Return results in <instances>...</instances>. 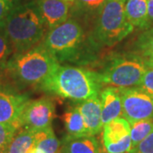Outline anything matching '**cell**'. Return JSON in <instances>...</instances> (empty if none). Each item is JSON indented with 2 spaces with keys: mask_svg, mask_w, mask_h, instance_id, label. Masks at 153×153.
<instances>
[{
  "mask_svg": "<svg viewBox=\"0 0 153 153\" xmlns=\"http://www.w3.org/2000/svg\"><path fill=\"white\" fill-rule=\"evenodd\" d=\"M101 85L96 72L82 67L59 65L40 87L62 98L82 102L98 97Z\"/></svg>",
  "mask_w": 153,
  "mask_h": 153,
  "instance_id": "obj_1",
  "label": "cell"
},
{
  "mask_svg": "<svg viewBox=\"0 0 153 153\" xmlns=\"http://www.w3.org/2000/svg\"><path fill=\"white\" fill-rule=\"evenodd\" d=\"M4 27L13 54L26 51L41 44L49 31L35 4L14 7Z\"/></svg>",
  "mask_w": 153,
  "mask_h": 153,
  "instance_id": "obj_2",
  "label": "cell"
},
{
  "mask_svg": "<svg viewBox=\"0 0 153 153\" xmlns=\"http://www.w3.org/2000/svg\"><path fill=\"white\" fill-rule=\"evenodd\" d=\"M60 63L41 44L14 54L7 61V74L25 85H40Z\"/></svg>",
  "mask_w": 153,
  "mask_h": 153,
  "instance_id": "obj_3",
  "label": "cell"
},
{
  "mask_svg": "<svg viewBox=\"0 0 153 153\" xmlns=\"http://www.w3.org/2000/svg\"><path fill=\"white\" fill-rule=\"evenodd\" d=\"M134 27L126 16L124 3L106 0L98 12L94 38L99 44L111 47L128 36Z\"/></svg>",
  "mask_w": 153,
  "mask_h": 153,
  "instance_id": "obj_4",
  "label": "cell"
},
{
  "mask_svg": "<svg viewBox=\"0 0 153 153\" xmlns=\"http://www.w3.org/2000/svg\"><path fill=\"white\" fill-rule=\"evenodd\" d=\"M146 69L140 55H120L112 58L101 71L96 73L101 84L131 88L140 85Z\"/></svg>",
  "mask_w": 153,
  "mask_h": 153,
  "instance_id": "obj_5",
  "label": "cell"
},
{
  "mask_svg": "<svg viewBox=\"0 0 153 153\" xmlns=\"http://www.w3.org/2000/svg\"><path fill=\"white\" fill-rule=\"evenodd\" d=\"M83 42L84 32L80 24L73 19H67L49 29L42 44L60 63L75 57Z\"/></svg>",
  "mask_w": 153,
  "mask_h": 153,
  "instance_id": "obj_6",
  "label": "cell"
},
{
  "mask_svg": "<svg viewBox=\"0 0 153 153\" xmlns=\"http://www.w3.org/2000/svg\"><path fill=\"white\" fill-rule=\"evenodd\" d=\"M123 117L128 123L153 118V95L139 87L118 88Z\"/></svg>",
  "mask_w": 153,
  "mask_h": 153,
  "instance_id": "obj_7",
  "label": "cell"
},
{
  "mask_svg": "<svg viewBox=\"0 0 153 153\" xmlns=\"http://www.w3.org/2000/svg\"><path fill=\"white\" fill-rule=\"evenodd\" d=\"M55 117V104L51 100L42 98L29 100L22 116V128L37 132L51 127Z\"/></svg>",
  "mask_w": 153,
  "mask_h": 153,
  "instance_id": "obj_8",
  "label": "cell"
},
{
  "mask_svg": "<svg viewBox=\"0 0 153 153\" xmlns=\"http://www.w3.org/2000/svg\"><path fill=\"white\" fill-rule=\"evenodd\" d=\"M103 146L106 153H128L132 149L130 123L123 117L103 127Z\"/></svg>",
  "mask_w": 153,
  "mask_h": 153,
  "instance_id": "obj_9",
  "label": "cell"
},
{
  "mask_svg": "<svg viewBox=\"0 0 153 153\" xmlns=\"http://www.w3.org/2000/svg\"><path fill=\"white\" fill-rule=\"evenodd\" d=\"M30 99L27 94L0 87V123L22 128V116Z\"/></svg>",
  "mask_w": 153,
  "mask_h": 153,
  "instance_id": "obj_10",
  "label": "cell"
},
{
  "mask_svg": "<svg viewBox=\"0 0 153 153\" xmlns=\"http://www.w3.org/2000/svg\"><path fill=\"white\" fill-rule=\"evenodd\" d=\"M35 5L49 30L66 22L73 4L66 0H37Z\"/></svg>",
  "mask_w": 153,
  "mask_h": 153,
  "instance_id": "obj_11",
  "label": "cell"
},
{
  "mask_svg": "<svg viewBox=\"0 0 153 153\" xmlns=\"http://www.w3.org/2000/svg\"><path fill=\"white\" fill-rule=\"evenodd\" d=\"M103 126L117 117H123L122 99L118 88L109 86L100 92Z\"/></svg>",
  "mask_w": 153,
  "mask_h": 153,
  "instance_id": "obj_12",
  "label": "cell"
},
{
  "mask_svg": "<svg viewBox=\"0 0 153 153\" xmlns=\"http://www.w3.org/2000/svg\"><path fill=\"white\" fill-rule=\"evenodd\" d=\"M89 135L94 136L103 129L101 117V102L99 97L82 101L78 105Z\"/></svg>",
  "mask_w": 153,
  "mask_h": 153,
  "instance_id": "obj_13",
  "label": "cell"
},
{
  "mask_svg": "<svg viewBox=\"0 0 153 153\" xmlns=\"http://www.w3.org/2000/svg\"><path fill=\"white\" fill-rule=\"evenodd\" d=\"M62 153H100L97 140L92 135L71 137L66 135L61 144Z\"/></svg>",
  "mask_w": 153,
  "mask_h": 153,
  "instance_id": "obj_14",
  "label": "cell"
},
{
  "mask_svg": "<svg viewBox=\"0 0 153 153\" xmlns=\"http://www.w3.org/2000/svg\"><path fill=\"white\" fill-rule=\"evenodd\" d=\"M124 7L127 18L134 27H149L152 21L148 16L147 0H126Z\"/></svg>",
  "mask_w": 153,
  "mask_h": 153,
  "instance_id": "obj_15",
  "label": "cell"
},
{
  "mask_svg": "<svg viewBox=\"0 0 153 153\" xmlns=\"http://www.w3.org/2000/svg\"><path fill=\"white\" fill-rule=\"evenodd\" d=\"M36 150V132L20 128L7 147L8 153H33Z\"/></svg>",
  "mask_w": 153,
  "mask_h": 153,
  "instance_id": "obj_16",
  "label": "cell"
},
{
  "mask_svg": "<svg viewBox=\"0 0 153 153\" xmlns=\"http://www.w3.org/2000/svg\"><path fill=\"white\" fill-rule=\"evenodd\" d=\"M62 120L68 136L81 137L89 135L78 105L67 110L62 116Z\"/></svg>",
  "mask_w": 153,
  "mask_h": 153,
  "instance_id": "obj_17",
  "label": "cell"
},
{
  "mask_svg": "<svg viewBox=\"0 0 153 153\" xmlns=\"http://www.w3.org/2000/svg\"><path fill=\"white\" fill-rule=\"evenodd\" d=\"M36 149L41 153H62L61 143L52 127L36 132Z\"/></svg>",
  "mask_w": 153,
  "mask_h": 153,
  "instance_id": "obj_18",
  "label": "cell"
},
{
  "mask_svg": "<svg viewBox=\"0 0 153 153\" xmlns=\"http://www.w3.org/2000/svg\"><path fill=\"white\" fill-rule=\"evenodd\" d=\"M153 132V118L130 123V138L132 148L144 140Z\"/></svg>",
  "mask_w": 153,
  "mask_h": 153,
  "instance_id": "obj_19",
  "label": "cell"
},
{
  "mask_svg": "<svg viewBox=\"0 0 153 153\" xmlns=\"http://www.w3.org/2000/svg\"><path fill=\"white\" fill-rule=\"evenodd\" d=\"M135 44L141 57L153 55V27L140 34Z\"/></svg>",
  "mask_w": 153,
  "mask_h": 153,
  "instance_id": "obj_20",
  "label": "cell"
},
{
  "mask_svg": "<svg viewBox=\"0 0 153 153\" xmlns=\"http://www.w3.org/2000/svg\"><path fill=\"white\" fill-rule=\"evenodd\" d=\"M4 26H0V64H6L9 60V57L13 54V49Z\"/></svg>",
  "mask_w": 153,
  "mask_h": 153,
  "instance_id": "obj_21",
  "label": "cell"
},
{
  "mask_svg": "<svg viewBox=\"0 0 153 153\" xmlns=\"http://www.w3.org/2000/svg\"><path fill=\"white\" fill-rule=\"evenodd\" d=\"M106 0H75L74 4L80 10L86 13H98Z\"/></svg>",
  "mask_w": 153,
  "mask_h": 153,
  "instance_id": "obj_22",
  "label": "cell"
},
{
  "mask_svg": "<svg viewBox=\"0 0 153 153\" xmlns=\"http://www.w3.org/2000/svg\"><path fill=\"white\" fill-rule=\"evenodd\" d=\"M17 130L13 126L0 123V149L8 147Z\"/></svg>",
  "mask_w": 153,
  "mask_h": 153,
  "instance_id": "obj_23",
  "label": "cell"
},
{
  "mask_svg": "<svg viewBox=\"0 0 153 153\" xmlns=\"http://www.w3.org/2000/svg\"><path fill=\"white\" fill-rule=\"evenodd\" d=\"M128 153H153V132Z\"/></svg>",
  "mask_w": 153,
  "mask_h": 153,
  "instance_id": "obj_24",
  "label": "cell"
},
{
  "mask_svg": "<svg viewBox=\"0 0 153 153\" xmlns=\"http://www.w3.org/2000/svg\"><path fill=\"white\" fill-rule=\"evenodd\" d=\"M146 93L153 95V69L147 68L142 77V80L138 86Z\"/></svg>",
  "mask_w": 153,
  "mask_h": 153,
  "instance_id": "obj_25",
  "label": "cell"
},
{
  "mask_svg": "<svg viewBox=\"0 0 153 153\" xmlns=\"http://www.w3.org/2000/svg\"><path fill=\"white\" fill-rule=\"evenodd\" d=\"M14 9L13 0H0V26H4L7 17Z\"/></svg>",
  "mask_w": 153,
  "mask_h": 153,
  "instance_id": "obj_26",
  "label": "cell"
},
{
  "mask_svg": "<svg viewBox=\"0 0 153 153\" xmlns=\"http://www.w3.org/2000/svg\"><path fill=\"white\" fill-rule=\"evenodd\" d=\"M145 66L147 68L150 69H153V55L152 56H145V57H141Z\"/></svg>",
  "mask_w": 153,
  "mask_h": 153,
  "instance_id": "obj_27",
  "label": "cell"
},
{
  "mask_svg": "<svg viewBox=\"0 0 153 153\" xmlns=\"http://www.w3.org/2000/svg\"><path fill=\"white\" fill-rule=\"evenodd\" d=\"M148 16L151 21H153V0H147Z\"/></svg>",
  "mask_w": 153,
  "mask_h": 153,
  "instance_id": "obj_28",
  "label": "cell"
},
{
  "mask_svg": "<svg viewBox=\"0 0 153 153\" xmlns=\"http://www.w3.org/2000/svg\"><path fill=\"white\" fill-rule=\"evenodd\" d=\"M6 64H0V81L2 79H4V77L6 75H8L7 74V69H6Z\"/></svg>",
  "mask_w": 153,
  "mask_h": 153,
  "instance_id": "obj_29",
  "label": "cell"
},
{
  "mask_svg": "<svg viewBox=\"0 0 153 153\" xmlns=\"http://www.w3.org/2000/svg\"><path fill=\"white\" fill-rule=\"evenodd\" d=\"M0 153H8L7 152V148H4V149H0Z\"/></svg>",
  "mask_w": 153,
  "mask_h": 153,
  "instance_id": "obj_30",
  "label": "cell"
},
{
  "mask_svg": "<svg viewBox=\"0 0 153 153\" xmlns=\"http://www.w3.org/2000/svg\"><path fill=\"white\" fill-rule=\"evenodd\" d=\"M66 1H67V2H69V3H71V4H73L75 0H66Z\"/></svg>",
  "mask_w": 153,
  "mask_h": 153,
  "instance_id": "obj_31",
  "label": "cell"
},
{
  "mask_svg": "<svg viewBox=\"0 0 153 153\" xmlns=\"http://www.w3.org/2000/svg\"><path fill=\"white\" fill-rule=\"evenodd\" d=\"M33 153H41V152H39V151H38V150H37V149H36V150H35V151H34V152H33Z\"/></svg>",
  "mask_w": 153,
  "mask_h": 153,
  "instance_id": "obj_32",
  "label": "cell"
},
{
  "mask_svg": "<svg viewBox=\"0 0 153 153\" xmlns=\"http://www.w3.org/2000/svg\"><path fill=\"white\" fill-rule=\"evenodd\" d=\"M117 1H120V2H123V3H125L126 0H117Z\"/></svg>",
  "mask_w": 153,
  "mask_h": 153,
  "instance_id": "obj_33",
  "label": "cell"
}]
</instances>
